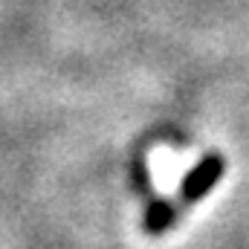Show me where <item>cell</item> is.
Returning <instances> with one entry per match:
<instances>
[{
	"mask_svg": "<svg viewBox=\"0 0 249 249\" xmlns=\"http://www.w3.org/2000/svg\"><path fill=\"white\" fill-rule=\"evenodd\" d=\"M223 177V157L220 154H206L180 183V200L183 203H197L200 197H206L212 188L217 186V180Z\"/></svg>",
	"mask_w": 249,
	"mask_h": 249,
	"instance_id": "obj_1",
	"label": "cell"
},
{
	"mask_svg": "<svg viewBox=\"0 0 249 249\" xmlns=\"http://www.w3.org/2000/svg\"><path fill=\"white\" fill-rule=\"evenodd\" d=\"M174 217H177V209L171 200H151L148 209H145V232L148 235H162L174 226Z\"/></svg>",
	"mask_w": 249,
	"mask_h": 249,
	"instance_id": "obj_2",
	"label": "cell"
}]
</instances>
